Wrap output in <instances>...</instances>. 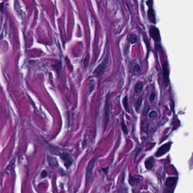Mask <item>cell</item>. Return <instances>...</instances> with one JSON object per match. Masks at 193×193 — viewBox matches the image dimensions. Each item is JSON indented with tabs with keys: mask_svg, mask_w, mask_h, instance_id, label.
<instances>
[{
	"mask_svg": "<svg viewBox=\"0 0 193 193\" xmlns=\"http://www.w3.org/2000/svg\"><path fill=\"white\" fill-rule=\"evenodd\" d=\"M109 94L106 96L105 100V103L103 109V132L106 130L110 121V104L109 101Z\"/></svg>",
	"mask_w": 193,
	"mask_h": 193,
	"instance_id": "6da1fadb",
	"label": "cell"
},
{
	"mask_svg": "<svg viewBox=\"0 0 193 193\" xmlns=\"http://www.w3.org/2000/svg\"><path fill=\"white\" fill-rule=\"evenodd\" d=\"M109 57L107 55L105 58V59L102 61L101 63L99 64L94 71L93 75L95 77L99 78L103 75V74L104 73L107 68V66L109 63Z\"/></svg>",
	"mask_w": 193,
	"mask_h": 193,
	"instance_id": "7a4b0ae2",
	"label": "cell"
},
{
	"mask_svg": "<svg viewBox=\"0 0 193 193\" xmlns=\"http://www.w3.org/2000/svg\"><path fill=\"white\" fill-rule=\"evenodd\" d=\"M96 158H93L90 161H89L88 164L87 165L86 167V173H85V177H86V183H87V181H88L90 177H92V173H93V171L94 169V165H95V163L96 161Z\"/></svg>",
	"mask_w": 193,
	"mask_h": 193,
	"instance_id": "3957f363",
	"label": "cell"
},
{
	"mask_svg": "<svg viewBox=\"0 0 193 193\" xmlns=\"http://www.w3.org/2000/svg\"><path fill=\"white\" fill-rule=\"evenodd\" d=\"M171 145H172L171 142H168L164 145H162L158 149L157 151L155 153V156L157 157H161V156L165 155L169 151Z\"/></svg>",
	"mask_w": 193,
	"mask_h": 193,
	"instance_id": "277c9868",
	"label": "cell"
},
{
	"mask_svg": "<svg viewBox=\"0 0 193 193\" xmlns=\"http://www.w3.org/2000/svg\"><path fill=\"white\" fill-rule=\"evenodd\" d=\"M153 0H148L147 2V4L149 7L148 10V18L150 22L153 23H156L155 14L154 10L153 8Z\"/></svg>",
	"mask_w": 193,
	"mask_h": 193,
	"instance_id": "5b68a950",
	"label": "cell"
},
{
	"mask_svg": "<svg viewBox=\"0 0 193 193\" xmlns=\"http://www.w3.org/2000/svg\"><path fill=\"white\" fill-rule=\"evenodd\" d=\"M150 36L156 42H160L161 41V35L159 30L155 27H151L150 29Z\"/></svg>",
	"mask_w": 193,
	"mask_h": 193,
	"instance_id": "8992f818",
	"label": "cell"
},
{
	"mask_svg": "<svg viewBox=\"0 0 193 193\" xmlns=\"http://www.w3.org/2000/svg\"><path fill=\"white\" fill-rule=\"evenodd\" d=\"M163 76L164 84L165 86H168L169 84V71L167 62L164 63L163 65Z\"/></svg>",
	"mask_w": 193,
	"mask_h": 193,
	"instance_id": "52a82bcc",
	"label": "cell"
},
{
	"mask_svg": "<svg viewBox=\"0 0 193 193\" xmlns=\"http://www.w3.org/2000/svg\"><path fill=\"white\" fill-rule=\"evenodd\" d=\"M177 177H168L167 179L166 182H165V186L167 188V190H169V189H172L173 188L176 186V184L177 182Z\"/></svg>",
	"mask_w": 193,
	"mask_h": 193,
	"instance_id": "ba28073f",
	"label": "cell"
},
{
	"mask_svg": "<svg viewBox=\"0 0 193 193\" xmlns=\"http://www.w3.org/2000/svg\"><path fill=\"white\" fill-rule=\"evenodd\" d=\"M155 163V159L153 157H150L147 158L145 162V165L146 168L147 170H151L154 165Z\"/></svg>",
	"mask_w": 193,
	"mask_h": 193,
	"instance_id": "9c48e42d",
	"label": "cell"
},
{
	"mask_svg": "<svg viewBox=\"0 0 193 193\" xmlns=\"http://www.w3.org/2000/svg\"><path fill=\"white\" fill-rule=\"evenodd\" d=\"M143 88H144V83L141 81H137L134 85V90L137 93H141L143 90Z\"/></svg>",
	"mask_w": 193,
	"mask_h": 193,
	"instance_id": "30bf717a",
	"label": "cell"
},
{
	"mask_svg": "<svg viewBox=\"0 0 193 193\" xmlns=\"http://www.w3.org/2000/svg\"><path fill=\"white\" fill-rule=\"evenodd\" d=\"M139 182H140L139 178H138L136 177H134V176H133L130 175L129 177V184L131 186L137 185L139 184Z\"/></svg>",
	"mask_w": 193,
	"mask_h": 193,
	"instance_id": "8fae6325",
	"label": "cell"
},
{
	"mask_svg": "<svg viewBox=\"0 0 193 193\" xmlns=\"http://www.w3.org/2000/svg\"><path fill=\"white\" fill-rule=\"evenodd\" d=\"M142 101H143V98L142 96H140L138 98V99L137 100L136 104H135V109H136V111L137 113L140 112L141 107L142 106Z\"/></svg>",
	"mask_w": 193,
	"mask_h": 193,
	"instance_id": "7c38bea8",
	"label": "cell"
},
{
	"mask_svg": "<svg viewBox=\"0 0 193 193\" xmlns=\"http://www.w3.org/2000/svg\"><path fill=\"white\" fill-rule=\"evenodd\" d=\"M48 161L49 164L51 165V166H54V167H57L59 165L58 164V160L56 158L53 157H50V156H48Z\"/></svg>",
	"mask_w": 193,
	"mask_h": 193,
	"instance_id": "4fadbf2b",
	"label": "cell"
},
{
	"mask_svg": "<svg viewBox=\"0 0 193 193\" xmlns=\"http://www.w3.org/2000/svg\"><path fill=\"white\" fill-rule=\"evenodd\" d=\"M123 104L124 108L125 110L126 111V112L128 113H130V110L129 106L128 96L127 95L124 96V98L123 99Z\"/></svg>",
	"mask_w": 193,
	"mask_h": 193,
	"instance_id": "5bb4252c",
	"label": "cell"
},
{
	"mask_svg": "<svg viewBox=\"0 0 193 193\" xmlns=\"http://www.w3.org/2000/svg\"><path fill=\"white\" fill-rule=\"evenodd\" d=\"M95 82L93 80L90 81L88 85V92H89V93H90L95 88Z\"/></svg>",
	"mask_w": 193,
	"mask_h": 193,
	"instance_id": "9a60e30c",
	"label": "cell"
},
{
	"mask_svg": "<svg viewBox=\"0 0 193 193\" xmlns=\"http://www.w3.org/2000/svg\"><path fill=\"white\" fill-rule=\"evenodd\" d=\"M59 157H60V158H61V159H62V161H64V162L70 158L69 154H67V153H61V154H59Z\"/></svg>",
	"mask_w": 193,
	"mask_h": 193,
	"instance_id": "2e32d148",
	"label": "cell"
},
{
	"mask_svg": "<svg viewBox=\"0 0 193 193\" xmlns=\"http://www.w3.org/2000/svg\"><path fill=\"white\" fill-rule=\"evenodd\" d=\"M121 127H122V130H123V133L125 134H128V129L127 126L124 120H123L122 122H121Z\"/></svg>",
	"mask_w": 193,
	"mask_h": 193,
	"instance_id": "e0dca14e",
	"label": "cell"
},
{
	"mask_svg": "<svg viewBox=\"0 0 193 193\" xmlns=\"http://www.w3.org/2000/svg\"><path fill=\"white\" fill-rule=\"evenodd\" d=\"M137 36L136 35H134V34L131 35L129 37V42L131 44H134V43H136V41H137Z\"/></svg>",
	"mask_w": 193,
	"mask_h": 193,
	"instance_id": "ac0fdd59",
	"label": "cell"
},
{
	"mask_svg": "<svg viewBox=\"0 0 193 193\" xmlns=\"http://www.w3.org/2000/svg\"><path fill=\"white\" fill-rule=\"evenodd\" d=\"M141 72V67L138 64H136L134 68V73L136 75L139 74Z\"/></svg>",
	"mask_w": 193,
	"mask_h": 193,
	"instance_id": "d6986e66",
	"label": "cell"
},
{
	"mask_svg": "<svg viewBox=\"0 0 193 193\" xmlns=\"http://www.w3.org/2000/svg\"><path fill=\"white\" fill-rule=\"evenodd\" d=\"M73 163V160L70 158L69 159H68L67 161H65L64 162V165H65V167L67 168H68L71 165V164H72Z\"/></svg>",
	"mask_w": 193,
	"mask_h": 193,
	"instance_id": "ffe728a7",
	"label": "cell"
},
{
	"mask_svg": "<svg viewBox=\"0 0 193 193\" xmlns=\"http://www.w3.org/2000/svg\"><path fill=\"white\" fill-rule=\"evenodd\" d=\"M148 124L147 121H144L142 122V129L144 132H147V129H148Z\"/></svg>",
	"mask_w": 193,
	"mask_h": 193,
	"instance_id": "44dd1931",
	"label": "cell"
},
{
	"mask_svg": "<svg viewBox=\"0 0 193 193\" xmlns=\"http://www.w3.org/2000/svg\"><path fill=\"white\" fill-rule=\"evenodd\" d=\"M158 113L156 111H152L150 113H149V117L151 119L155 118L157 116Z\"/></svg>",
	"mask_w": 193,
	"mask_h": 193,
	"instance_id": "7402d4cb",
	"label": "cell"
},
{
	"mask_svg": "<svg viewBox=\"0 0 193 193\" xmlns=\"http://www.w3.org/2000/svg\"><path fill=\"white\" fill-rule=\"evenodd\" d=\"M47 176H48V172L46 170H43L41 173V177L44 178L47 177Z\"/></svg>",
	"mask_w": 193,
	"mask_h": 193,
	"instance_id": "603a6c76",
	"label": "cell"
},
{
	"mask_svg": "<svg viewBox=\"0 0 193 193\" xmlns=\"http://www.w3.org/2000/svg\"><path fill=\"white\" fill-rule=\"evenodd\" d=\"M155 98V94L154 93H152L149 96V101L151 102H153L154 101Z\"/></svg>",
	"mask_w": 193,
	"mask_h": 193,
	"instance_id": "cb8c5ba5",
	"label": "cell"
}]
</instances>
